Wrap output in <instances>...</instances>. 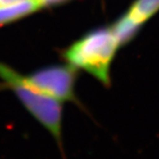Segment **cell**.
Instances as JSON below:
<instances>
[{
  "label": "cell",
  "instance_id": "1",
  "mask_svg": "<svg viewBox=\"0 0 159 159\" xmlns=\"http://www.w3.org/2000/svg\"><path fill=\"white\" fill-rule=\"evenodd\" d=\"M120 46L111 28H101L73 43L65 49L63 56L71 66L87 71L108 85L111 65Z\"/></svg>",
  "mask_w": 159,
  "mask_h": 159
},
{
  "label": "cell",
  "instance_id": "2",
  "mask_svg": "<svg viewBox=\"0 0 159 159\" xmlns=\"http://www.w3.org/2000/svg\"><path fill=\"white\" fill-rule=\"evenodd\" d=\"M0 78L30 114L52 135L63 154L62 102L43 94L9 66L0 62Z\"/></svg>",
  "mask_w": 159,
  "mask_h": 159
},
{
  "label": "cell",
  "instance_id": "3",
  "mask_svg": "<svg viewBox=\"0 0 159 159\" xmlns=\"http://www.w3.org/2000/svg\"><path fill=\"white\" fill-rule=\"evenodd\" d=\"M27 77L39 91L61 102L74 100L75 98L77 70L69 64L43 67Z\"/></svg>",
  "mask_w": 159,
  "mask_h": 159
},
{
  "label": "cell",
  "instance_id": "4",
  "mask_svg": "<svg viewBox=\"0 0 159 159\" xmlns=\"http://www.w3.org/2000/svg\"><path fill=\"white\" fill-rule=\"evenodd\" d=\"M40 8L37 0H21L0 7V26L27 16Z\"/></svg>",
  "mask_w": 159,
  "mask_h": 159
},
{
  "label": "cell",
  "instance_id": "5",
  "mask_svg": "<svg viewBox=\"0 0 159 159\" xmlns=\"http://www.w3.org/2000/svg\"><path fill=\"white\" fill-rule=\"evenodd\" d=\"M159 10V0H137L126 15L139 27Z\"/></svg>",
  "mask_w": 159,
  "mask_h": 159
},
{
  "label": "cell",
  "instance_id": "6",
  "mask_svg": "<svg viewBox=\"0 0 159 159\" xmlns=\"http://www.w3.org/2000/svg\"><path fill=\"white\" fill-rule=\"evenodd\" d=\"M139 28L140 27L126 14L120 18L111 27V30L121 46L128 43L136 35Z\"/></svg>",
  "mask_w": 159,
  "mask_h": 159
},
{
  "label": "cell",
  "instance_id": "7",
  "mask_svg": "<svg viewBox=\"0 0 159 159\" xmlns=\"http://www.w3.org/2000/svg\"><path fill=\"white\" fill-rule=\"evenodd\" d=\"M40 7H49V6H53L65 2L68 0H37Z\"/></svg>",
  "mask_w": 159,
  "mask_h": 159
},
{
  "label": "cell",
  "instance_id": "8",
  "mask_svg": "<svg viewBox=\"0 0 159 159\" xmlns=\"http://www.w3.org/2000/svg\"><path fill=\"white\" fill-rule=\"evenodd\" d=\"M21 1V0H0V7H4V6L11 5V4L15 3L16 2Z\"/></svg>",
  "mask_w": 159,
  "mask_h": 159
}]
</instances>
